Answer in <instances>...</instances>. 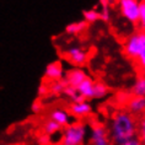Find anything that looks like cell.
<instances>
[{
  "mask_svg": "<svg viewBox=\"0 0 145 145\" xmlns=\"http://www.w3.org/2000/svg\"><path fill=\"white\" fill-rule=\"evenodd\" d=\"M61 127L58 124V123H56L54 121H52V119H47V121L44 122V124H43V130H44V134H47V135H53V134H57L58 132H60Z\"/></svg>",
  "mask_w": 145,
  "mask_h": 145,
  "instance_id": "2e32d148",
  "label": "cell"
},
{
  "mask_svg": "<svg viewBox=\"0 0 145 145\" xmlns=\"http://www.w3.org/2000/svg\"><path fill=\"white\" fill-rule=\"evenodd\" d=\"M86 27H88V24L82 20V21H79V22L69 24L68 26L65 27V31H67V33H69V35H80L82 31L86 30Z\"/></svg>",
  "mask_w": 145,
  "mask_h": 145,
  "instance_id": "4fadbf2b",
  "label": "cell"
},
{
  "mask_svg": "<svg viewBox=\"0 0 145 145\" xmlns=\"http://www.w3.org/2000/svg\"><path fill=\"white\" fill-rule=\"evenodd\" d=\"M64 57L68 61H70L75 67H81V65L86 64V61L89 60V52L85 50L81 47H70L65 50Z\"/></svg>",
  "mask_w": 145,
  "mask_h": 145,
  "instance_id": "5b68a950",
  "label": "cell"
},
{
  "mask_svg": "<svg viewBox=\"0 0 145 145\" xmlns=\"http://www.w3.org/2000/svg\"><path fill=\"white\" fill-rule=\"evenodd\" d=\"M111 19V14H110V9H108V5H103L102 10L100 11V20L102 21H107Z\"/></svg>",
  "mask_w": 145,
  "mask_h": 145,
  "instance_id": "603a6c76",
  "label": "cell"
},
{
  "mask_svg": "<svg viewBox=\"0 0 145 145\" xmlns=\"http://www.w3.org/2000/svg\"><path fill=\"white\" fill-rule=\"evenodd\" d=\"M93 84L95 81L92 80L91 78H86L84 81L81 82L80 85L76 88V91L80 95L84 100H88V99H93Z\"/></svg>",
  "mask_w": 145,
  "mask_h": 145,
  "instance_id": "7c38bea8",
  "label": "cell"
},
{
  "mask_svg": "<svg viewBox=\"0 0 145 145\" xmlns=\"http://www.w3.org/2000/svg\"><path fill=\"white\" fill-rule=\"evenodd\" d=\"M96 145H110V144H96Z\"/></svg>",
  "mask_w": 145,
  "mask_h": 145,
  "instance_id": "f546056e",
  "label": "cell"
},
{
  "mask_svg": "<svg viewBox=\"0 0 145 145\" xmlns=\"http://www.w3.org/2000/svg\"><path fill=\"white\" fill-rule=\"evenodd\" d=\"M31 110H32L33 113H39V112L42 111V103L39 102V101H35V102L32 103Z\"/></svg>",
  "mask_w": 145,
  "mask_h": 145,
  "instance_id": "484cf974",
  "label": "cell"
},
{
  "mask_svg": "<svg viewBox=\"0 0 145 145\" xmlns=\"http://www.w3.org/2000/svg\"><path fill=\"white\" fill-rule=\"evenodd\" d=\"M107 132L108 138L118 145L137 137L138 123L128 111H118L112 116Z\"/></svg>",
  "mask_w": 145,
  "mask_h": 145,
  "instance_id": "6da1fadb",
  "label": "cell"
},
{
  "mask_svg": "<svg viewBox=\"0 0 145 145\" xmlns=\"http://www.w3.org/2000/svg\"><path fill=\"white\" fill-rule=\"evenodd\" d=\"M64 75H65V72H64L63 65H61V63H59V61L49 63V64L46 67L44 76L48 79V80H52V81L63 80Z\"/></svg>",
  "mask_w": 145,
  "mask_h": 145,
  "instance_id": "ba28073f",
  "label": "cell"
},
{
  "mask_svg": "<svg viewBox=\"0 0 145 145\" xmlns=\"http://www.w3.org/2000/svg\"><path fill=\"white\" fill-rule=\"evenodd\" d=\"M90 141L92 145L108 144V132L106 127L100 123H93L90 129Z\"/></svg>",
  "mask_w": 145,
  "mask_h": 145,
  "instance_id": "8992f818",
  "label": "cell"
},
{
  "mask_svg": "<svg viewBox=\"0 0 145 145\" xmlns=\"http://www.w3.org/2000/svg\"><path fill=\"white\" fill-rule=\"evenodd\" d=\"M138 61L143 70H145V31L141 30V48L138 56Z\"/></svg>",
  "mask_w": 145,
  "mask_h": 145,
  "instance_id": "ffe728a7",
  "label": "cell"
},
{
  "mask_svg": "<svg viewBox=\"0 0 145 145\" xmlns=\"http://www.w3.org/2000/svg\"><path fill=\"white\" fill-rule=\"evenodd\" d=\"M65 76H67L65 78V81H67L68 86H71V88L76 89L78 86L88 78V75H86V72L82 70V69L76 68V69L69 70L67 74H65Z\"/></svg>",
  "mask_w": 145,
  "mask_h": 145,
  "instance_id": "9c48e42d",
  "label": "cell"
},
{
  "mask_svg": "<svg viewBox=\"0 0 145 145\" xmlns=\"http://www.w3.org/2000/svg\"><path fill=\"white\" fill-rule=\"evenodd\" d=\"M0 145H4V144H0Z\"/></svg>",
  "mask_w": 145,
  "mask_h": 145,
  "instance_id": "4dcf8cb0",
  "label": "cell"
},
{
  "mask_svg": "<svg viewBox=\"0 0 145 145\" xmlns=\"http://www.w3.org/2000/svg\"><path fill=\"white\" fill-rule=\"evenodd\" d=\"M49 119L58 123L60 127H67L71 123V116L64 108H54L49 112Z\"/></svg>",
  "mask_w": 145,
  "mask_h": 145,
  "instance_id": "30bf717a",
  "label": "cell"
},
{
  "mask_svg": "<svg viewBox=\"0 0 145 145\" xmlns=\"http://www.w3.org/2000/svg\"><path fill=\"white\" fill-rule=\"evenodd\" d=\"M108 93V86L102 81H96L93 84V99H103Z\"/></svg>",
  "mask_w": 145,
  "mask_h": 145,
  "instance_id": "9a60e30c",
  "label": "cell"
},
{
  "mask_svg": "<svg viewBox=\"0 0 145 145\" xmlns=\"http://www.w3.org/2000/svg\"><path fill=\"white\" fill-rule=\"evenodd\" d=\"M141 48V30L137 31L134 33L129 35L123 44V52L129 59L138 60V56H139Z\"/></svg>",
  "mask_w": 145,
  "mask_h": 145,
  "instance_id": "277c9868",
  "label": "cell"
},
{
  "mask_svg": "<svg viewBox=\"0 0 145 145\" xmlns=\"http://www.w3.org/2000/svg\"><path fill=\"white\" fill-rule=\"evenodd\" d=\"M118 145H141V143H140V140L135 137V138H132V139L127 140V141H124V143H122V144H118Z\"/></svg>",
  "mask_w": 145,
  "mask_h": 145,
  "instance_id": "4316f807",
  "label": "cell"
},
{
  "mask_svg": "<svg viewBox=\"0 0 145 145\" xmlns=\"http://www.w3.org/2000/svg\"><path fill=\"white\" fill-rule=\"evenodd\" d=\"M108 1H111V0H102V5H108Z\"/></svg>",
  "mask_w": 145,
  "mask_h": 145,
  "instance_id": "f1b7e54d",
  "label": "cell"
},
{
  "mask_svg": "<svg viewBox=\"0 0 145 145\" xmlns=\"http://www.w3.org/2000/svg\"><path fill=\"white\" fill-rule=\"evenodd\" d=\"M69 99H70L72 102H80V101H84V99L79 95L78 91H76V89L75 88H71V86H67V88L64 89V92Z\"/></svg>",
  "mask_w": 145,
  "mask_h": 145,
  "instance_id": "ac0fdd59",
  "label": "cell"
},
{
  "mask_svg": "<svg viewBox=\"0 0 145 145\" xmlns=\"http://www.w3.org/2000/svg\"><path fill=\"white\" fill-rule=\"evenodd\" d=\"M141 30L145 31V0L140 1L139 4V22Z\"/></svg>",
  "mask_w": 145,
  "mask_h": 145,
  "instance_id": "7402d4cb",
  "label": "cell"
},
{
  "mask_svg": "<svg viewBox=\"0 0 145 145\" xmlns=\"http://www.w3.org/2000/svg\"><path fill=\"white\" fill-rule=\"evenodd\" d=\"M38 144L39 145H49L50 144V137L47 135V134H42V135L38 138Z\"/></svg>",
  "mask_w": 145,
  "mask_h": 145,
  "instance_id": "d4e9b609",
  "label": "cell"
},
{
  "mask_svg": "<svg viewBox=\"0 0 145 145\" xmlns=\"http://www.w3.org/2000/svg\"><path fill=\"white\" fill-rule=\"evenodd\" d=\"M139 0H118L122 16L133 25H138L139 22Z\"/></svg>",
  "mask_w": 145,
  "mask_h": 145,
  "instance_id": "3957f363",
  "label": "cell"
},
{
  "mask_svg": "<svg viewBox=\"0 0 145 145\" xmlns=\"http://www.w3.org/2000/svg\"><path fill=\"white\" fill-rule=\"evenodd\" d=\"M138 134H139L138 139L140 140L141 145H145V112H144V117L141 118L139 125H138Z\"/></svg>",
  "mask_w": 145,
  "mask_h": 145,
  "instance_id": "44dd1931",
  "label": "cell"
},
{
  "mask_svg": "<svg viewBox=\"0 0 145 145\" xmlns=\"http://www.w3.org/2000/svg\"><path fill=\"white\" fill-rule=\"evenodd\" d=\"M82 16H84V21L86 24H93L100 20V11H97L95 9L85 10L82 12Z\"/></svg>",
  "mask_w": 145,
  "mask_h": 145,
  "instance_id": "e0dca14e",
  "label": "cell"
},
{
  "mask_svg": "<svg viewBox=\"0 0 145 145\" xmlns=\"http://www.w3.org/2000/svg\"><path fill=\"white\" fill-rule=\"evenodd\" d=\"M68 86L65 80H59V81H53V84L50 85V91L54 95H60L64 92V89Z\"/></svg>",
  "mask_w": 145,
  "mask_h": 145,
  "instance_id": "d6986e66",
  "label": "cell"
},
{
  "mask_svg": "<svg viewBox=\"0 0 145 145\" xmlns=\"http://www.w3.org/2000/svg\"><path fill=\"white\" fill-rule=\"evenodd\" d=\"M129 99H130V97H129L128 92H119L117 95V101H118V102H122V103H127Z\"/></svg>",
  "mask_w": 145,
  "mask_h": 145,
  "instance_id": "cb8c5ba5",
  "label": "cell"
},
{
  "mask_svg": "<svg viewBox=\"0 0 145 145\" xmlns=\"http://www.w3.org/2000/svg\"><path fill=\"white\" fill-rule=\"evenodd\" d=\"M88 135V127L81 122H74L63 130L60 145H82Z\"/></svg>",
  "mask_w": 145,
  "mask_h": 145,
  "instance_id": "7a4b0ae2",
  "label": "cell"
},
{
  "mask_svg": "<svg viewBox=\"0 0 145 145\" xmlns=\"http://www.w3.org/2000/svg\"><path fill=\"white\" fill-rule=\"evenodd\" d=\"M47 91H48V89H47L44 85L39 86V89H38V93H39V95H46Z\"/></svg>",
  "mask_w": 145,
  "mask_h": 145,
  "instance_id": "83f0119b",
  "label": "cell"
},
{
  "mask_svg": "<svg viewBox=\"0 0 145 145\" xmlns=\"http://www.w3.org/2000/svg\"><path fill=\"white\" fill-rule=\"evenodd\" d=\"M69 113L75 118H85L89 117L92 113V106L91 103L86 100L80 101V102H72L69 106Z\"/></svg>",
  "mask_w": 145,
  "mask_h": 145,
  "instance_id": "52a82bcc",
  "label": "cell"
},
{
  "mask_svg": "<svg viewBox=\"0 0 145 145\" xmlns=\"http://www.w3.org/2000/svg\"><path fill=\"white\" fill-rule=\"evenodd\" d=\"M132 91L134 93V96L137 97H145V78L139 76L137 78V80L134 81Z\"/></svg>",
  "mask_w": 145,
  "mask_h": 145,
  "instance_id": "5bb4252c",
  "label": "cell"
},
{
  "mask_svg": "<svg viewBox=\"0 0 145 145\" xmlns=\"http://www.w3.org/2000/svg\"><path fill=\"white\" fill-rule=\"evenodd\" d=\"M125 105L128 108V112L132 116L141 114L145 112V97H130Z\"/></svg>",
  "mask_w": 145,
  "mask_h": 145,
  "instance_id": "8fae6325",
  "label": "cell"
}]
</instances>
